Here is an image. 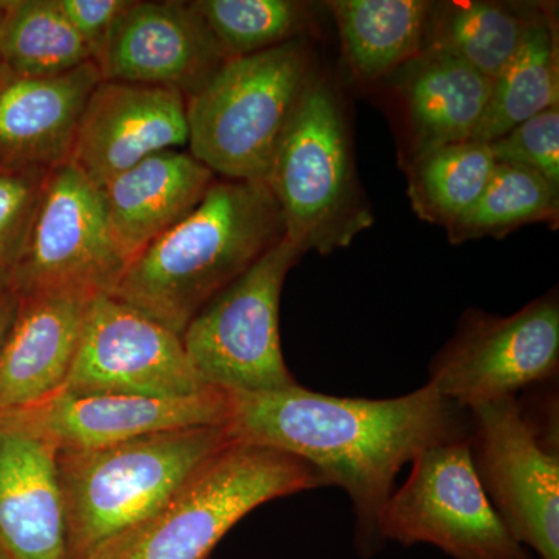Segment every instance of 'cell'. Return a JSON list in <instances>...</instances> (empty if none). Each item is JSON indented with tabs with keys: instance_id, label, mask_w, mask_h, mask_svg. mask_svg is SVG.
<instances>
[{
	"instance_id": "obj_1",
	"label": "cell",
	"mask_w": 559,
	"mask_h": 559,
	"mask_svg": "<svg viewBox=\"0 0 559 559\" xmlns=\"http://www.w3.org/2000/svg\"><path fill=\"white\" fill-rule=\"evenodd\" d=\"M227 396L231 439L304 460L347 492L362 558L384 549L382 511L401 468L433 444L469 437L466 411L428 382L388 400L341 399L299 384Z\"/></svg>"
},
{
	"instance_id": "obj_2",
	"label": "cell",
	"mask_w": 559,
	"mask_h": 559,
	"mask_svg": "<svg viewBox=\"0 0 559 559\" xmlns=\"http://www.w3.org/2000/svg\"><path fill=\"white\" fill-rule=\"evenodd\" d=\"M285 238L266 183L215 180L186 219L128 264L109 296L182 336L213 297Z\"/></svg>"
},
{
	"instance_id": "obj_3",
	"label": "cell",
	"mask_w": 559,
	"mask_h": 559,
	"mask_svg": "<svg viewBox=\"0 0 559 559\" xmlns=\"http://www.w3.org/2000/svg\"><path fill=\"white\" fill-rule=\"evenodd\" d=\"M231 441L226 425L197 426L97 450L58 451L70 559L90 558L146 520Z\"/></svg>"
},
{
	"instance_id": "obj_4",
	"label": "cell",
	"mask_w": 559,
	"mask_h": 559,
	"mask_svg": "<svg viewBox=\"0 0 559 559\" xmlns=\"http://www.w3.org/2000/svg\"><path fill=\"white\" fill-rule=\"evenodd\" d=\"M329 487L310 463L234 440L183 481L146 520L87 559H209L221 539L271 500Z\"/></svg>"
},
{
	"instance_id": "obj_5",
	"label": "cell",
	"mask_w": 559,
	"mask_h": 559,
	"mask_svg": "<svg viewBox=\"0 0 559 559\" xmlns=\"http://www.w3.org/2000/svg\"><path fill=\"white\" fill-rule=\"evenodd\" d=\"M286 240L329 255L373 224L353 167L347 121L329 81L311 73L264 179Z\"/></svg>"
},
{
	"instance_id": "obj_6",
	"label": "cell",
	"mask_w": 559,
	"mask_h": 559,
	"mask_svg": "<svg viewBox=\"0 0 559 559\" xmlns=\"http://www.w3.org/2000/svg\"><path fill=\"white\" fill-rule=\"evenodd\" d=\"M311 73L305 38L224 62L187 97L191 156L223 179L264 182Z\"/></svg>"
},
{
	"instance_id": "obj_7",
	"label": "cell",
	"mask_w": 559,
	"mask_h": 559,
	"mask_svg": "<svg viewBox=\"0 0 559 559\" xmlns=\"http://www.w3.org/2000/svg\"><path fill=\"white\" fill-rule=\"evenodd\" d=\"M289 240L267 250L183 330V348L201 381L226 393L296 385L280 341V297L286 275L304 257Z\"/></svg>"
},
{
	"instance_id": "obj_8",
	"label": "cell",
	"mask_w": 559,
	"mask_h": 559,
	"mask_svg": "<svg viewBox=\"0 0 559 559\" xmlns=\"http://www.w3.org/2000/svg\"><path fill=\"white\" fill-rule=\"evenodd\" d=\"M382 511V544H428L452 559H535L510 535L485 495L469 437L419 452Z\"/></svg>"
},
{
	"instance_id": "obj_9",
	"label": "cell",
	"mask_w": 559,
	"mask_h": 559,
	"mask_svg": "<svg viewBox=\"0 0 559 559\" xmlns=\"http://www.w3.org/2000/svg\"><path fill=\"white\" fill-rule=\"evenodd\" d=\"M468 412L471 457L492 509L535 559H559L558 436H544L516 399Z\"/></svg>"
},
{
	"instance_id": "obj_10",
	"label": "cell",
	"mask_w": 559,
	"mask_h": 559,
	"mask_svg": "<svg viewBox=\"0 0 559 559\" xmlns=\"http://www.w3.org/2000/svg\"><path fill=\"white\" fill-rule=\"evenodd\" d=\"M559 304L539 297L516 314L468 311L457 333L433 356L428 384L463 411L516 399L520 390L557 377Z\"/></svg>"
},
{
	"instance_id": "obj_11",
	"label": "cell",
	"mask_w": 559,
	"mask_h": 559,
	"mask_svg": "<svg viewBox=\"0 0 559 559\" xmlns=\"http://www.w3.org/2000/svg\"><path fill=\"white\" fill-rule=\"evenodd\" d=\"M128 261L114 240L102 189L72 164L47 173L11 289L110 294Z\"/></svg>"
},
{
	"instance_id": "obj_12",
	"label": "cell",
	"mask_w": 559,
	"mask_h": 559,
	"mask_svg": "<svg viewBox=\"0 0 559 559\" xmlns=\"http://www.w3.org/2000/svg\"><path fill=\"white\" fill-rule=\"evenodd\" d=\"M62 390L189 396L210 388L191 366L179 334L109 294H97Z\"/></svg>"
},
{
	"instance_id": "obj_13",
	"label": "cell",
	"mask_w": 559,
	"mask_h": 559,
	"mask_svg": "<svg viewBox=\"0 0 559 559\" xmlns=\"http://www.w3.org/2000/svg\"><path fill=\"white\" fill-rule=\"evenodd\" d=\"M229 60L193 3L130 0L97 66L102 80L167 87L187 98Z\"/></svg>"
},
{
	"instance_id": "obj_14",
	"label": "cell",
	"mask_w": 559,
	"mask_h": 559,
	"mask_svg": "<svg viewBox=\"0 0 559 559\" xmlns=\"http://www.w3.org/2000/svg\"><path fill=\"white\" fill-rule=\"evenodd\" d=\"M187 145L186 95L102 80L81 114L69 162L103 189L146 157Z\"/></svg>"
},
{
	"instance_id": "obj_15",
	"label": "cell",
	"mask_w": 559,
	"mask_h": 559,
	"mask_svg": "<svg viewBox=\"0 0 559 559\" xmlns=\"http://www.w3.org/2000/svg\"><path fill=\"white\" fill-rule=\"evenodd\" d=\"M11 412L31 423L58 451H84L165 430L224 426L229 417V396L215 389L189 396L62 390L27 409Z\"/></svg>"
},
{
	"instance_id": "obj_16",
	"label": "cell",
	"mask_w": 559,
	"mask_h": 559,
	"mask_svg": "<svg viewBox=\"0 0 559 559\" xmlns=\"http://www.w3.org/2000/svg\"><path fill=\"white\" fill-rule=\"evenodd\" d=\"M0 546L14 559H70L58 448L0 412Z\"/></svg>"
},
{
	"instance_id": "obj_17",
	"label": "cell",
	"mask_w": 559,
	"mask_h": 559,
	"mask_svg": "<svg viewBox=\"0 0 559 559\" xmlns=\"http://www.w3.org/2000/svg\"><path fill=\"white\" fill-rule=\"evenodd\" d=\"M94 294H24L0 348V412L27 409L64 389Z\"/></svg>"
},
{
	"instance_id": "obj_18",
	"label": "cell",
	"mask_w": 559,
	"mask_h": 559,
	"mask_svg": "<svg viewBox=\"0 0 559 559\" xmlns=\"http://www.w3.org/2000/svg\"><path fill=\"white\" fill-rule=\"evenodd\" d=\"M102 81L97 62L22 79L0 70V170H46L72 153L81 114Z\"/></svg>"
},
{
	"instance_id": "obj_19",
	"label": "cell",
	"mask_w": 559,
	"mask_h": 559,
	"mask_svg": "<svg viewBox=\"0 0 559 559\" xmlns=\"http://www.w3.org/2000/svg\"><path fill=\"white\" fill-rule=\"evenodd\" d=\"M209 170L190 153L160 151L102 189L114 240L128 264L193 212L215 183Z\"/></svg>"
},
{
	"instance_id": "obj_20",
	"label": "cell",
	"mask_w": 559,
	"mask_h": 559,
	"mask_svg": "<svg viewBox=\"0 0 559 559\" xmlns=\"http://www.w3.org/2000/svg\"><path fill=\"white\" fill-rule=\"evenodd\" d=\"M407 80L414 159L473 138L492 81L450 55L425 50Z\"/></svg>"
},
{
	"instance_id": "obj_21",
	"label": "cell",
	"mask_w": 559,
	"mask_h": 559,
	"mask_svg": "<svg viewBox=\"0 0 559 559\" xmlns=\"http://www.w3.org/2000/svg\"><path fill=\"white\" fill-rule=\"evenodd\" d=\"M326 7L336 21L344 58L356 80H380L425 51L432 3L331 0Z\"/></svg>"
},
{
	"instance_id": "obj_22",
	"label": "cell",
	"mask_w": 559,
	"mask_h": 559,
	"mask_svg": "<svg viewBox=\"0 0 559 559\" xmlns=\"http://www.w3.org/2000/svg\"><path fill=\"white\" fill-rule=\"evenodd\" d=\"M539 13V9L509 3H448L430 16L425 50L457 58L495 81L520 50Z\"/></svg>"
},
{
	"instance_id": "obj_23",
	"label": "cell",
	"mask_w": 559,
	"mask_h": 559,
	"mask_svg": "<svg viewBox=\"0 0 559 559\" xmlns=\"http://www.w3.org/2000/svg\"><path fill=\"white\" fill-rule=\"evenodd\" d=\"M558 75L557 32L550 17L540 11L513 60L492 81L487 109L471 140L492 142L558 106Z\"/></svg>"
},
{
	"instance_id": "obj_24",
	"label": "cell",
	"mask_w": 559,
	"mask_h": 559,
	"mask_svg": "<svg viewBox=\"0 0 559 559\" xmlns=\"http://www.w3.org/2000/svg\"><path fill=\"white\" fill-rule=\"evenodd\" d=\"M3 5L2 72L44 79L94 61L86 43L58 9L57 0H10Z\"/></svg>"
},
{
	"instance_id": "obj_25",
	"label": "cell",
	"mask_w": 559,
	"mask_h": 559,
	"mask_svg": "<svg viewBox=\"0 0 559 559\" xmlns=\"http://www.w3.org/2000/svg\"><path fill=\"white\" fill-rule=\"evenodd\" d=\"M496 162L489 143L466 140L414 159L412 207L419 218L450 229L487 187Z\"/></svg>"
},
{
	"instance_id": "obj_26",
	"label": "cell",
	"mask_w": 559,
	"mask_h": 559,
	"mask_svg": "<svg viewBox=\"0 0 559 559\" xmlns=\"http://www.w3.org/2000/svg\"><path fill=\"white\" fill-rule=\"evenodd\" d=\"M559 190L521 165L498 164L477 201L448 229L452 245L506 237L535 223L558 219Z\"/></svg>"
},
{
	"instance_id": "obj_27",
	"label": "cell",
	"mask_w": 559,
	"mask_h": 559,
	"mask_svg": "<svg viewBox=\"0 0 559 559\" xmlns=\"http://www.w3.org/2000/svg\"><path fill=\"white\" fill-rule=\"evenodd\" d=\"M193 7L230 58L304 38L311 9L297 0H193Z\"/></svg>"
},
{
	"instance_id": "obj_28",
	"label": "cell",
	"mask_w": 559,
	"mask_h": 559,
	"mask_svg": "<svg viewBox=\"0 0 559 559\" xmlns=\"http://www.w3.org/2000/svg\"><path fill=\"white\" fill-rule=\"evenodd\" d=\"M47 173L0 170V289L11 288Z\"/></svg>"
},
{
	"instance_id": "obj_29",
	"label": "cell",
	"mask_w": 559,
	"mask_h": 559,
	"mask_svg": "<svg viewBox=\"0 0 559 559\" xmlns=\"http://www.w3.org/2000/svg\"><path fill=\"white\" fill-rule=\"evenodd\" d=\"M498 164L521 165L559 190V108L544 110L489 142Z\"/></svg>"
},
{
	"instance_id": "obj_30",
	"label": "cell",
	"mask_w": 559,
	"mask_h": 559,
	"mask_svg": "<svg viewBox=\"0 0 559 559\" xmlns=\"http://www.w3.org/2000/svg\"><path fill=\"white\" fill-rule=\"evenodd\" d=\"M58 9L72 24L97 62L108 43L110 31L130 0H57Z\"/></svg>"
},
{
	"instance_id": "obj_31",
	"label": "cell",
	"mask_w": 559,
	"mask_h": 559,
	"mask_svg": "<svg viewBox=\"0 0 559 559\" xmlns=\"http://www.w3.org/2000/svg\"><path fill=\"white\" fill-rule=\"evenodd\" d=\"M17 301H20V296L13 289H0V348H2L11 322L16 314Z\"/></svg>"
},
{
	"instance_id": "obj_32",
	"label": "cell",
	"mask_w": 559,
	"mask_h": 559,
	"mask_svg": "<svg viewBox=\"0 0 559 559\" xmlns=\"http://www.w3.org/2000/svg\"><path fill=\"white\" fill-rule=\"evenodd\" d=\"M3 20H5V5L0 2V39H2Z\"/></svg>"
},
{
	"instance_id": "obj_33",
	"label": "cell",
	"mask_w": 559,
	"mask_h": 559,
	"mask_svg": "<svg viewBox=\"0 0 559 559\" xmlns=\"http://www.w3.org/2000/svg\"><path fill=\"white\" fill-rule=\"evenodd\" d=\"M0 559H14V558L11 557L9 551H7L5 549H3L2 546H0Z\"/></svg>"
}]
</instances>
